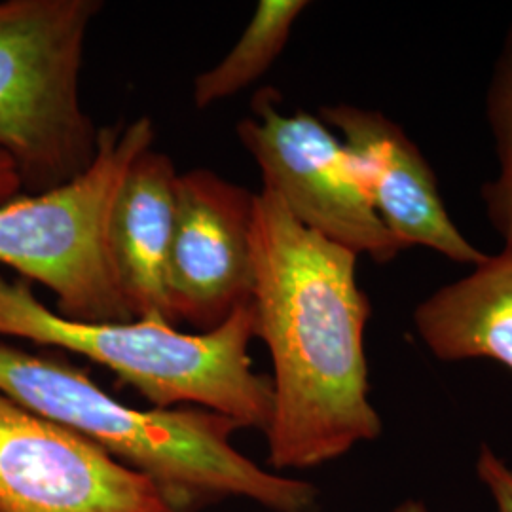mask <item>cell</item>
<instances>
[{
  "instance_id": "obj_15",
  "label": "cell",
  "mask_w": 512,
  "mask_h": 512,
  "mask_svg": "<svg viewBox=\"0 0 512 512\" xmlns=\"http://www.w3.org/2000/svg\"><path fill=\"white\" fill-rule=\"evenodd\" d=\"M19 192H21V181H19L18 169L12 162V158L0 150V203L16 198Z\"/></svg>"
},
{
  "instance_id": "obj_2",
  "label": "cell",
  "mask_w": 512,
  "mask_h": 512,
  "mask_svg": "<svg viewBox=\"0 0 512 512\" xmlns=\"http://www.w3.org/2000/svg\"><path fill=\"white\" fill-rule=\"evenodd\" d=\"M0 393L150 476L183 512L228 497L251 499L274 512L315 511L311 484L245 458L230 442L241 427L211 410H137L71 363L8 344H0Z\"/></svg>"
},
{
  "instance_id": "obj_9",
  "label": "cell",
  "mask_w": 512,
  "mask_h": 512,
  "mask_svg": "<svg viewBox=\"0 0 512 512\" xmlns=\"http://www.w3.org/2000/svg\"><path fill=\"white\" fill-rule=\"evenodd\" d=\"M317 116L340 133L376 215L404 249L420 245L471 268L486 258L450 217L437 173L395 120L348 103L321 107Z\"/></svg>"
},
{
  "instance_id": "obj_4",
  "label": "cell",
  "mask_w": 512,
  "mask_h": 512,
  "mask_svg": "<svg viewBox=\"0 0 512 512\" xmlns=\"http://www.w3.org/2000/svg\"><path fill=\"white\" fill-rule=\"evenodd\" d=\"M101 10V0H0V150L27 194L73 181L95 158L80 73Z\"/></svg>"
},
{
  "instance_id": "obj_14",
  "label": "cell",
  "mask_w": 512,
  "mask_h": 512,
  "mask_svg": "<svg viewBox=\"0 0 512 512\" xmlns=\"http://www.w3.org/2000/svg\"><path fill=\"white\" fill-rule=\"evenodd\" d=\"M476 473L494 501L495 512H512V467L488 444L480 446Z\"/></svg>"
},
{
  "instance_id": "obj_1",
  "label": "cell",
  "mask_w": 512,
  "mask_h": 512,
  "mask_svg": "<svg viewBox=\"0 0 512 512\" xmlns=\"http://www.w3.org/2000/svg\"><path fill=\"white\" fill-rule=\"evenodd\" d=\"M251 255L256 338L274 366L270 465L313 469L378 439L359 256L304 228L266 188L253 202Z\"/></svg>"
},
{
  "instance_id": "obj_3",
  "label": "cell",
  "mask_w": 512,
  "mask_h": 512,
  "mask_svg": "<svg viewBox=\"0 0 512 512\" xmlns=\"http://www.w3.org/2000/svg\"><path fill=\"white\" fill-rule=\"evenodd\" d=\"M253 300L222 325L186 334L162 319L82 323L46 308L27 279L0 275V336L82 355L112 370L154 408L196 404L268 429L274 412L272 378L258 374L249 355L256 338Z\"/></svg>"
},
{
  "instance_id": "obj_8",
  "label": "cell",
  "mask_w": 512,
  "mask_h": 512,
  "mask_svg": "<svg viewBox=\"0 0 512 512\" xmlns=\"http://www.w3.org/2000/svg\"><path fill=\"white\" fill-rule=\"evenodd\" d=\"M253 202L255 194L209 169L179 173L165 274L173 325L207 332L251 302Z\"/></svg>"
},
{
  "instance_id": "obj_11",
  "label": "cell",
  "mask_w": 512,
  "mask_h": 512,
  "mask_svg": "<svg viewBox=\"0 0 512 512\" xmlns=\"http://www.w3.org/2000/svg\"><path fill=\"white\" fill-rule=\"evenodd\" d=\"M412 321L439 361L484 359L512 372V249L486 255L469 274L423 298Z\"/></svg>"
},
{
  "instance_id": "obj_6",
  "label": "cell",
  "mask_w": 512,
  "mask_h": 512,
  "mask_svg": "<svg viewBox=\"0 0 512 512\" xmlns=\"http://www.w3.org/2000/svg\"><path fill=\"white\" fill-rule=\"evenodd\" d=\"M238 137L260 169L262 188L304 228L376 264L406 251L376 215L348 147L317 114L287 112L281 95L264 88Z\"/></svg>"
},
{
  "instance_id": "obj_5",
  "label": "cell",
  "mask_w": 512,
  "mask_h": 512,
  "mask_svg": "<svg viewBox=\"0 0 512 512\" xmlns=\"http://www.w3.org/2000/svg\"><path fill=\"white\" fill-rule=\"evenodd\" d=\"M154 135L147 114L101 128L82 175L0 203V264L54 293L59 315L82 323L133 321L110 262L107 224L120 183Z\"/></svg>"
},
{
  "instance_id": "obj_10",
  "label": "cell",
  "mask_w": 512,
  "mask_h": 512,
  "mask_svg": "<svg viewBox=\"0 0 512 512\" xmlns=\"http://www.w3.org/2000/svg\"><path fill=\"white\" fill-rule=\"evenodd\" d=\"M177 177L171 158L148 148L129 167L110 207V262L133 321L162 319L173 325L165 274Z\"/></svg>"
},
{
  "instance_id": "obj_16",
  "label": "cell",
  "mask_w": 512,
  "mask_h": 512,
  "mask_svg": "<svg viewBox=\"0 0 512 512\" xmlns=\"http://www.w3.org/2000/svg\"><path fill=\"white\" fill-rule=\"evenodd\" d=\"M395 512H429L427 505L420 501V499H406L404 503H401Z\"/></svg>"
},
{
  "instance_id": "obj_12",
  "label": "cell",
  "mask_w": 512,
  "mask_h": 512,
  "mask_svg": "<svg viewBox=\"0 0 512 512\" xmlns=\"http://www.w3.org/2000/svg\"><path fill=\"white\" fill-rule=\"evenodd\" d=\"M310 8L308 0H260L236 46L215 67L194 80L192 99L198 109L247 90L283 54L298 18Z\"/></svg>"
},
{
  "instance_id": "obj_13",
  "label": "cell",
  "mask_w": 512,
  "mask_h": 512,
  "mask_svg": "<svg viewBox=\"0 0 512 512\" xmlns=\"http://www.w3.org/2000/svg\"><path fill=\"white\" fill-rule=\"evenodd\" d=\"M494 141L495 175L482 186L484 211L503 247L512 249V21L495 57L484 101Z\"/></svg>"
},
{
  "instance_id": "obj_7",
  "label": "cell",
  "mask_w": 512,
  "mask_h": 512,
  "mask_svg": "<svg viewBox=\"0 0 512 512\" xmlns=\"http://www.w3.org/2000/svg\"><path fill=\"white\" fill-rule=\"evenodd\" d=\"M0 512H183L141 471L0 393Z\"/></svg>"
}]
</instances>
